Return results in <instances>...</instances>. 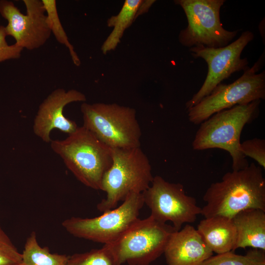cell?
I'll return each instance as SVG.
<instances>
[{
	"mask_svg": "<svg viewBox=\"0 0 265 265\" xmlns=\"http://www.w3.org/2000/svg\"><path fill=\"white\" fill-rule=\"evenodd\" d=\"M201 214L205 218L224 216L232 219L249 209L265 211V179L262 168L252 163L244 169L225 173L219 182L206 191Z\"/></svg>",
	"mask_w": 265,
	"mask_h": 265,
	"instance_id": "obj_1",
	"label": "cell"
},
{
	"mask_svg": "<svg viewBox=\"0 0 265 265\" xmlns=\"http://www.w3.org/2000/svg\"><path fill=\"white\" fill-rule=\"evenodd\" d=\"M52 149L86 186L101 190L104 176L112 163V149L84 126L63 140H52Z\"/></svg>",
	"mask_w": 265,
	"mask_h": 265,
	"instance_id": "obj_2",
	"label": "cell"
},
{
	"mask_svg": "<svg viewBox=\"0 0 265 265\" xmlns=\"http://www.w3.org/2000/svg\"><path fill=\"white\" fill-rule=\"evenodd\" d=\"M261 102L237 105L213 114L200 124L192 143L193 149H222L231 157L232 170L247 167L248 162L240 150V135L245 125L258 116Z\"/></svg>",
	"mask_w": 265,
	"mask_h": 265,
	"instance_id": "obj_3",
	"label": "cell"
},
{
	"mask_svg": "<svg viewBox=\"0 0 265 265\" xmlns=\"http://www.w3.org/2000/svg\"><path fill=\"white\" fill-rule=\"evenodd\" d=\"M112 149V163L101 187L106 197L97 206L103 213L115 208L130 193L145 191L154 179L150 161L140 147Z\"/></svg>",
	"mask_w": 265,
	"mask_h": 265,
	"instance_id": "obj_4",
	"label": "cell"
},
{
	"mask_svg": "<svg viewBox=\"0 0 265 265\" xmlns=\"http://www.w3.org/2000/svg\"><path fill=\"white\" fill-rule=\"evenodd\" d=\"M82 125L112 149L140 147L141 131L133 108L117 104L83 103Z\"/></svg>",
	"mask_w": 265,
	"mask_h": 265,
	"instance_id": "obj_5",
	"label": "cell"
},
{
	"mask_svg": "<svg viewBox=\"0 0 265 265\" xmlns=\"http://www.w3.org/2000/svg\"><path fill=\"white\" fill-rule=\"evenodd\" d=\"M183 9L187 26L179 34V42L186 47L204 46L219 48L229 45L238 30L229 31L220 21V9L225 0H175Z\"/></svg>",
	"mask_w": 265,
	"mask_h": 265,
	"instance_id": "obj_6",
	"label": "cell"
},
{
	"mask_svg": "<svg viewBox=\"0 0 265 265\" xmlns=\"http://www.w3.org/2000/svg\"><path fill=\"white\" fill-rule=\"evenodd\" d=\"M261 59L230 84L220 83L209 95L187 109L189 121L199 125L215 113L237 105L265 99V72L260 69Z\"/></svg>",
	"mask_w": 265,
	"mask_h": 265,
	"instance_id": "obj_7",
	"label": "cell"
},
{
	"mask_svg": "<svg viewBox=\"0 0 265 265\" xmlns=\"http://www.w3.org/2000/svg\"><path fill=\"white\" fill-rule=\"evenodd\" d=\"M176 231L150 215L137 219L117 240L108 244L121 264L149 265L163 254L170 236Z\"/></svg>",
	"mask_w": 265,
	"mask_h": 265,
	"instance_id": "obj_8",
	"label": "cell"
},
{
	"mask_svg": "<svg viewBox=\"0 0 265 265\" xmlns=\"http://www.w3.org/2000/svg\"><path fill=\"white\" fill-rule=\"evenodd\" d=\"M144 204L142 193H131L123 203L94 218L71 217L62 225L71 235L106 244L113 242L137 219Z\"/></svg>",
	"mask_w": 265,
	"mask_h": 265,
	"instance_id": "obj_9",
	"label": "cell"
},
{
	"mask_svg": "<svg viewBox=\"0 0 265 265\" xmlns=\"http://www.w3.org/2000/svg\"><path fill=\"white\" fill-rule=\"evenodd\" d=\"M254 37L251 31L246 30L236 40L224 47L209 48L200 46L189 49L194 58H201L205 61L208 72L199 90L186 103L187 109L197 104L231 75L239 71L244 72L249 68L247 58H242L241 54Z\"/></svg>",
	"mask_w": 265,
	"mask_h": 265,
	"instance_id": "obj_10",
	"label": "cell"
},
{
	"mask_svg": "<svg viewBox=\"0 0 265 265\" xmlns=\"http://www.w3.org/2000/svg\"><path fill=\"white\" fill-rule=\"evenodd\" d=\"M144 203L157 221H170L176 231L184 223L194 222L202 209L195 198L187 195L180 183H170L160 176L154 177L150 186L142 193Z\"/></svg>",
	"mask_w": 265,
	"mask_h": 265,
	"instance_id": "obj_11",
	"label": "cell"
},
{
	"mask_svg": "<svg viewBox=\"0 0 265 265\" xmlns=\"http://www.w3.org/2000/svg\"><path fill=\"white\" fill-rule=\"evenodd\" d=\"M26 14L10 0H0V14L7 21V36L13 37L15 44L23 49L33 50L43 46L50 38L49 27L41 0H23Z\"/></svg>",
	"mask_w": 265,
	"mask_h": 265,
	"instance_id": "obj_12",
	"label": "cell"
},
{
	"mask_svg": "<svg viewBox=\"0 0 265 265\" xmlns=\"http://www.w3.org/2000/svg\"><path fill=\"white\" fill-rule=\"evenodd\" d=\"M86 99L84 94L76 89L53 90L39 106L33 125L35 134L48 143L52 141L50 133L53 129L68 134L74 132L78 126L75 121L64 116L63 109L71 103L84 102Z\"/></svg>",
	"mask_w": 265,
	"mask_h": 265,
	"instance_id": "obj_13",
	"label": "cell"
},
{
	"mask_svg": "<svg viewBox=\"0 0 265 265\" xmlns=\"http://www.w3.org/2000/svg\"><path fill=\"white\" fill-rule=\"evenodd\" d=\"M163 254L167 265H199L213 252L197 230L187 224L172 233Z\"/></svg>",
	"mask_w": 265,
	"mask_h": 265,
	"instance_id": "obj_14",
	"label": "cell"
},
{
	"mask_svg": "<svg viewBox=\"0 0 265 265\" xmlns=\"http://www.w3.org/2000/svg\"><path fill=\"white\" fill-rule=\"evenodd\" d=\"M232 220L237 233L234 251L251 247L265 251V211L246 209L238 212Z\"/></svg>",
	"mask_w": 265,
	"mask_h": 265,
	"instance_id": "obj_15",
	"label": "cell"
},
{
	"mask_svg": "<svg viewBox=\"0 0 265 265\" xmlns=\"http://www.w3.org/2000/svg\"><path fill=\"white\" fill-rule=\"evenodd\" d=\"M197 230L213 252L218 254L234 251L237 233L232 219L224 216L205 218Z\"/></svg>",
	"mask_w": 265,
	"mask_h": 265,
	"instance_id": "obj_16",
	"label": "cell"
},
{
	"mask_svg": "<svg viewBox=\"0 0 265 265\" xmlns=\"http://www.w3.org/2000/svg\"><path fill=\"white\" fill-rule=\"evenodd\" d=\"M155 0H126L123 6L115 16L108 19L107 25L113 29L103 43L101 50L104 54L116 49L125 30L136 17L147 12Z\"/></svg>",
	"mask_w": 265,
	"mask_h": 265,
	"instance_id": "obj_17",
	"label": "cell"
},
{
	"mask_svg": "<svg viewBox=\"0 0 265 265\" xmlns=\"http://www.w3.org/2000/svg\"><path fill=\"white\" fill-rule=\"evenodd\" d=\"M68 256L53 254L47 247L39 244L35 232L27 238L19 265H67Z\"/></svg>",
	"mask_w": 265,
	"mask_h": 265,
	"instance_id": "obj_18",
	"label": "cell"
},
{
	"mask_svg": "<svg viewBox=\"0 0 265 265\" xmlns=\"http://www.w3.org/2000/svg\"><path fill=\"white\" fill-rule=\"evenodd\" d=\"M47 16V22L57 41L64 45L69 50L74 64L79 66L80 60L73 46L70 42L67 34L60 22L55 0H41Z\"/></svg>",
	"mask_w": 265,
	"mask_h": 265,
	"instance_id": "obj_19",
	"label": "cell"
},
{
	"mask_svg": "<svg viewBox=\"0 0 265 265\" xmlns=\"http://www.w3.org/2000/svg\"><path fill=\"white\" fill-rule=\"evenodd\" d=\"M265 252L253 249L244 255L227 252L212 256L199 265H265Z\"/></svg>",
	"mask_w": 265,
	"mask_h": 265,
	"instance_id": "obj_20",
	"label": "cell"
},
{
	"mask_svg": "<svg viewBox=\"0 0 265 265\" xmlns=\"http://www.w3.org/2000/svg\"><path fill=\"white\" fill-rule=\"evenodd\" d=\"M111 247L104 244L100 249L68 256L67 265H121Z\"/></svg>",
	"mask_w": 265,
	"mask_h": 265,
	"instance_id": "obj_21",
	"label": "cell"
},
{
	"mask_svg": "<svg viewBox=\"0 0 265 265\" xmlns=\"http://www.w3.org/2000/svg\"><path fill=\"white\" fill-rule=\"evenodd\" d=\"M22 254L0 227V265H19Z\"/></svg>",
	"mask_w": 265,
	"mask_h": 265,
	"instance_id": "obj_22",
	"label": "cell"
},
{
	"mask_svg": "<svg viewBox=\"0 0 265 265\" xmlns=\"http://www.w3.org/2000/svg\"><path fill=\"white\" fill-rule=\"evenodd\" d=\"M240 150L245 157L254 159L260 166L265 168V140L254 138L240 143Z\"/></svg>",
	"mask_w": 265,
	"mask_h": 265,
	"instance_id": "obj_23",
	"label": "cell"
},
{
	"mask_svg": "<svg viewBox=\"0 0 265 265\" xmlns=\"http://www.w3.org/2000/svg\"><path fill=\"white\" fill-rule=\"evenodd\" d=\"M6 36L5 26H0V63L9 59L19 58L23 50L15 44L8 45L6 40Z\"/></svg>",
	"mask_w": 265,
	"mask_h": 265,
	"instance_id": "obj_24",
	"label": "cell"
}]
</instances>
